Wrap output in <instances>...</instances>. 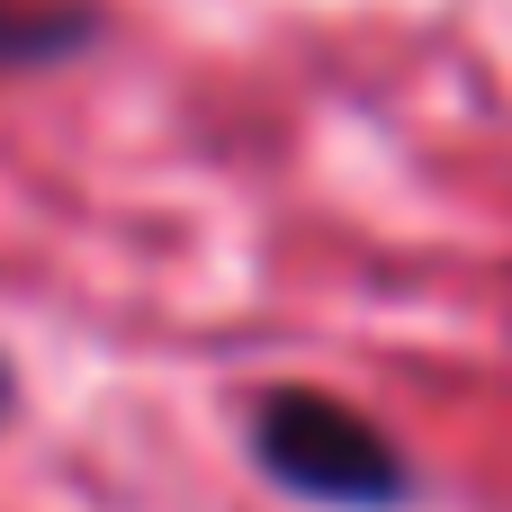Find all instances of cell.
<instances>
[{"label":"cell","mask_w":512,"mask_h":512,"mask_svg":"<svg viewBox=\"0 0 512 512\" xmlns=\"http://www.w3.org/2000/svg\"><path fill=\"white\" fill-rule=\"evenodd\" d=\"M81 36H90L81 9H18V0H0V63H45V54H72Z\"/></svg>","instance_id":"cell-2"},{"label":"cell","mask_w":512,"mask_h":512,"mask_svg":"<svg viewBox=\"0 0 512 512\" xmlns=\"http://www.w3.org/2000/svg\"><path fill=\"white\" fill-rule=\"evenodd\" d=\"M9 396H18V387H9V360H0V414H9Z\"/></svg>","instance_id":"cell-3"},{"label":"cell","mask_w":512,"mask_h":512,"mask_svg":"<svg viewBox=\"0 0 512 512\" xmlns=\"http://www.w3.org/2000/svg\"><path fill=\"white\" fill-rule=\"evenodd\" d=\"M252 459L270 486L306 495V504H333V512H396L414 495V468L405 450L342 396L324 387H279L252 405Z\"/></svg>","instance_id":"cell-1"}]
</instances>
